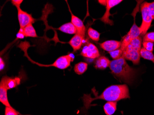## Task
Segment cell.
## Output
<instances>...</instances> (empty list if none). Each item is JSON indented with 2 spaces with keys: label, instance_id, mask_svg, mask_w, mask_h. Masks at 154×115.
<instances>
[{
  "label": "cell",
  "instance_id": "20",
  "mask_svg": "<svg viewBox=\"0 0 154 115\" xmlns=\"http://www.w3.org/2000/svg\"><path fill=\"white\" fill-rule=\"evenodd\" d=\"M141 57L145 59L150 60L154 64V54L153 53L148 51L144 48H141L140 51Z\"/></svg>",
  "mask_w": 154,
  "mask_h": 115
},
{
  "label": "cell",
  "instance_id": "26",
  "mask_svg": "<svg viewBox=\"0 0 154 115\" xmlns=\"http://www.w3.org/2000/svg\"><path fill=\"white\" fill-rule=\"evenodd\" d=\"M23 2V0H12L11 1L12 4L16 7L17 9L20 8L21 4Z\"/></svg>",
  "mask_w": 154,
  "mask_h": 115
},
{
  "label": "cell",
  "instance_id": "8",
  "mask_svg": "<svg viewBox=\"0 0 154 115\" xmlns=\"http://www.w3.org/2000/svg\"><path fill=\"white\" fill-rule=\"evenodd\" d=\"M81 55L87 58L95 59L99 58L100 53L97 47L95 45L89 43L83 47Z\"/></svg>",
  "mask_w": 154,
  "mask_h": 115
},
{
  "label": "cell",
  "instance_id": "23",
  "mask_svg": "<svg viewBox=\"0 0 154 115\" xmlns=\"http://www.w3.org/2000/svg\"><path fill=\"white\" fill-rule=\"evenodd\" d=\"M143 48L146 49L148 51L153 53L154 50V43L149 41H143L142 42Z\"/></svg>",
  "mask_w": 154,
  "mask_h": 115
},
{
  "label": "cell",
  "instance_id": "15",
  "mask_svg": "<svg viewBox=\"0 0 154 115\" xmlns=\"http://www.w3.org/2000/svg\"><path fill=\"white\" fill-rule=\"evenodd\" d=\"M0 101L6 107L13 108L8 100V90L1 85H0Z\"/></svg>",
  "mask_w": 154,
  "mask_h": 115
},
{
  "label": "cell",
  "instance_id": "27",
  "mask_svg": "<svg viewBox=\"0 0 154 115\" xmlns=\"http://www.w3.org/2000/svg\"><path fill=\"white\" fill-rule=\"evenodd\" d=\"M149 10L151 12L153 20H154V2L150 3L149 2Z\"/></svg>",
  "mask_w": 154,
  "mask_h": 115
},
{
  "label": "cell",
  "instance_id": "2",
  "mask_svg": "<svg viewBox=\"0 0 154 115\" xmlns=\"http://www.w3.org/2000/svg\"><path fill=\"white\" fill-rule=\"evenodd\" d=\"M109 67L112 74L118 79L129 85L133 83L137 73V70L130 66L122 56L111 61Z\"/></svg>",
  "mask_w": 154,
  "mask_h": 115
},
{
  "label": "cell",
  "instance_id": "30",
  "mask_svg": "<svg viewBox=\"0 0 154 115\" xmlns=\"http://www.w3.org/2000/svg\"><path fill=\"white\" fill-rule=\"evenodd\" d=\"M98 2L103 6H105L106 4V1H98Z\"/></svg>",
  "mask_w": 154,
  "mask_h": 115
},
{
  "label": "cell",
  "instance_id": "28",
  "mask_svg": "<svg viewBox=\"0 0 154 115\" xmlns=\"http://www.w3.org/2000/svg\"><path fill=\"white\" fill-rule=\"evenodd\" d=\"M16 37H17V38H25V35H24V33H23V30H22V29L20 28L19 32H18V33L17 34Z\"/></svg>",
  "mask_w": 154,
  "mask_h": 115
},
{
  "label": "cell",
  "instance_id": "6",
  "mask_svg": "<svg viewBox=\"0 0 154 115\" xmlns=\"http://www.w3.org/2000/svg\"><path fill=\"white\" fill-rule=\"evenodd\" d=\"M141 35L139 27L137 26L135 22L131 27L130 30L128 32L127 35L125 36L122 42L121 47L119 49L121 50L122 52H123L124 50L128 45L134 39Z\"/></svg>",
  "mask_w": 154,
  "mask_h": 115
},
{
  "label": "cell",
  "instance_id": "24",
  "mask_svg": "<svg viewBox=\"0 0 154 115\" xmlns=\"http://www.w3.org/2000/svg\"><path fill=\"white\" fill-rule=\"evenodd\" d=\"M20 113L15 110L14 108L6 107L5 109V115H19Z\"/></svg>",
  "mask_w": 154,
  "mask_h": 115
},
{
  "label": "cell",
  "instance_id": "11",
  "mask_svg": "<svg viewBox=\"0 0 154 115\" xmlns=\"http://www.w3.org/2000/svg\"><path fill=\"white\" fill-rule=\"evenodd\" d=\"M85 38V36L77 33L76 34L74 35L71 39L69 41L68 44L70 45L74 51H77V50H79L81 48L82 45L84 44Z\"/></svg>",
  "mask_w": 154,
  "mask_h": 115
},
{
  "label": "cell",
  "instance_id": "1",
  "mask_svg": "<svg viewBox=\"0 0 154 115\" xmlns=\"http://www.w3.org/2000/svg\"><path fill=\"white\" fill-rule=\"evenodd\" d=\"M95 98L85 95L83 97L84 110H88L91 107V103L96 99H103L107 101L117 102L123 99L130 98L129 90L127 84L114 85L106 88L100 95L95 94Z\"/></svg>",
  "mask_w": 154,
  "mask_h": 115
},
{
  "label": "cell",
  "instance_id": "19",
  "mask_svg": "<svg viewBox=\"0 0 154 115\" xmlns=\"http://www.w3.org/2000/svg\"><path fill=\"white\" fill-rule=\"evenodd\" d=\"M88 69V64L85 62H81L77 63L74 67V71L78 75L84 74Z\"/></svg>",
  "mask_w": 154,
  "mask_h": 115
},
{
  "label": "cell",
  "instance_id": "31",
  "mask_svg": "<svg viewBox=\"0 0 154 115\" xmlns=\"http://www.w3.org/2000/svg\"><path fill=\"white\" fill-rule=\"evenodd\" d=\"M20 115H22V114H20Z\"/></svg>",
  "mask_w": 154,
  "mask_h": 115
},
{
  "label": "cell",
  "instance_id": "7",
  "mask_svg": "<svg viewBox=\"0 0 154 115\" xmlns=\"http://www.w3.org/2000/svg\"><path fill=\"white\" fill-rule=\"evenodd\" d=\"M17 11L20 28H24L26 26L33 24L35 22L36 20L33 18L32 14L23 11L20 8H17Z\"/></svg>",
  "mask_w": 154,
  "mask_h": 115
},
{
  "label": "cell",
  "instance_id": "13",
  "mask_svg": "<svg viewBox=\"0 0 154 115\" xmlns=\"http://www.w3.org/2000/svg\"><path fill=\"white\" fill-rule=\"evenodd\" d=\"M69 11H70L71 14V23L73 24V26L75 27L76 29H77V33L80 34L85 37L86 28H85V26L84 25L82 20H80L78 17L74 15L72 13L70 8H69Z\"/></svg>",
  "mask_w": 154,
  "mask_h": 115
},
{
  "label": "cell",
  "instance_id": "5",
  "mask_svg": "<svg viewBox=\"0 0 154 115\" xmlns=\"http://www.w3.org/2000/svg\"><path fill=\"white\" fill-rule=\"evenodd\" d=\"M74 55L72 54H69L64 56H60L59 58L55 60L53 63L51 65H42L38 63L34 62L30 59V61H32L33 63L37 64V65L40 66H44V67H50L53 66L55 67L58 69H61V70H64L66 69L68 67L70 66L71 63L72 61H73L74 59Z\"/></svg>",
  "mask_w": 154,
  "mask_h": 115
},
{
  "label": "cell",
  "instance_id": "12",
  "mask_svg": "<svg viewBox=\"0 0 154 115\" xmlns=\"http://www.w3.org/2000/svg\"><path fill=\"white\" fill-rule=\"evenodd\" d=\"M122 42L118 41L109 40L99 44L100 47L106 51H114L121 47Z\"/></svg>",
  "mask_w": 154,
  "mask_h": 115
},
{
  "label": "cell",
  "instance_id": "3",
  "mask_svg": "<svg viewBox=\"0 0 154 115\" xmlns=\"http://www.w3.org/2000/svg\"><path fill=\"white\" fill-rule=\"evenodd\" d=\"M142 38L140 36L134 39L124 50L122 56L126 60H130L134 65H138L140 60V51Z\"/></svg>",
  "mask_w": 154,
  "mask_h": 115
},
{
  "label": "cell",
  "instance_id": "9",
  "mask_svg": "<svg viewBox=\"0 0 154 115\" xmlns=\"http://www.w3.org/2000/svg\"><path fill=\"white\" fill-rule=\"evenodd\" d=\"M122 2V0H106V4L105 5L106 12L103 16L100 19L101 21L105 24H109L110 26L114 25V22L109 19V17L110 16V11L112 8L116 6Z\"/></svg>",
  "mask_w": 154,
  "mask_h": 115
},
{
  "label": "cell",
  "instance_id": "25",
  "mask_svg": "<svg viewBox=\"0 0 154 115\" xmlns=\"http://www.w3.org/2000/svg\"><path fill=\"white\" fill-rule=\"evenodd\" d=\"M143 41H149L154 43V32L147 33L143 37Z\"/></svg>",
  "mask_w": 154,
  "mask_h": 115
},
{
  "label": "cell",
  "instance_id": "18",
  "mask_svg": "<svg viewBox=\"0 0 154 115\" xmlns=\"http://www.w3.org/2000/svg\"><path fill=\"white\" fill-rule=\"evenodd\" d=\"M21 29H22L23 33H24L25 37H26V38L27 37L33 38H38V36L37 35L36 30L34 28L33 26H32V24L28 25L24 28Z\"/></svg>",
  "mask_w": 154,
  "mask_h": 115
},
{
  "label": "cell",
  "instance_id": "10",
  "mask_svg": "<svg viewBox=\"0 0 154 115\" xmlns=\"http://www.w3.org/2000/svg\"><path fill=\"white\" fill-rule=\"evenodd\" d=\"M21 83V78L19 77L3 76L1 80L0 85L3 86L8 90L16 88Z\"/></svg>",
  "mask_w": 154,
  "mask_h": 115
},
{
  "label": "cell",
  "instance_id": "16",
  "mask_svg": "<svg viewBox=\"0 0 154 115\" xmlns=\"http://www.w3.org/2000/svg\"><path fill=\"white\" fill-rule=\"evenodd\" d=\"M58 30L68 34H76L77 32V29L71 22L63 24L60 26Z\"/></svg>",
  "mask_w": 154,
  "mask_h": 115
},
{
  "label": "cell",
  "instance_id": "29",
  "mask_svg": "<svg viewBox=\"0 0 154 115\" xmlns=\"http://www.w3.org/2000/svg\"><path fill=\"white\" fill-rule=\"evenodd\" d=\"M0 64H1L0 65V70H1V71H2V70H4L5 65V63L2 57H1V59H0Z\"/></svg>",
  "mask_w": 154,
  "mask_h": 115
},
{
  "label": "cell",
  "instance_id": "14",
  "mask_svg": "<svg viewBox=\"0 0 154 115\" xmlns=\"http://www.w3.org/2000/svg\"><path fill=\"white\" fill-rule=\"evenodd\" d=\"M111 61L105 56H101L98 58L95 62V67L97 69L104 70L109 67Z\"/></svg>",
  "mask_w": 154,
  "mask_h": 115
},
{
  "label": "cell",
  "instance_id": "22",
  "mask_svg": "<svg viewBox=\"0 0 154 115\" xmlns=\"http://www.w3.org/2000/svg\"><path fill=\"white\" fill-rule=\"evenodd\" d=\"M109 53L111 56L112 58L114 59V60H115V59H119L121 58L123 53L120 49H118L114 51L110 52H109Z\"/></svg>",
  "mask_w": 154,
  "mask_h": 115
},
{
  "label": "cell",
  "instance_id": "21",
  "mask_svg": "<svg viewBox=\"0 0 154 115\" xmlns=\"http://www.w3.org/2000/svg\"><path fill=\"white\" fill-rule=\"evenodd\" d=\"M88 35L89 38L94 41H98L100 40V34L92 28L88 29Z\"/></svg>",
  "mask_w": 154,
  "mask_h": 115
},
{
  "label": "cell",
  "instance_id": "17",
  "mask_svg": "<svg viewBox=\"0 0 154 115\" xmlns=\"http://www.w3.org/2000/svg\"><path fill=\"white\" fill-rule=\"evenodd\" d=\"M117 102L108 101L104 105L103 109L107 115H112L117 109Z\"/></svg>",
  "mask_w": 154,
  "mask_h": 115
},
{
  "label": "cell",
  "instance_id": "4",
  "mask_svg": "<svg viewBox=\"0 0 154 115\" xmlns=\"http://www.w3.org/2000/svg\"><path fill=\"white\" fill-rule=\"evenodd\" d=\"M140 9L142 16V22L139 29L141 35H144L150 28L153 19L149 10V2H143L141 5Z\"/></svg>",
  "mask_w": 154,
  "mask_h": 115
}]
</instances>
